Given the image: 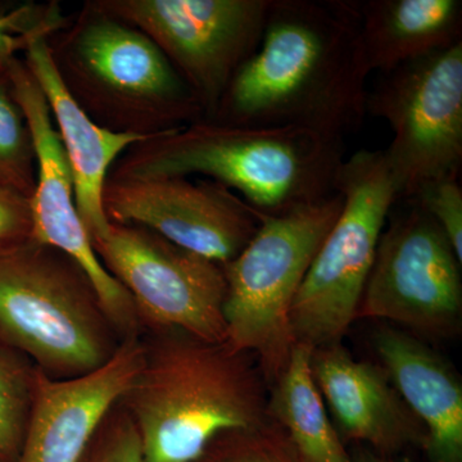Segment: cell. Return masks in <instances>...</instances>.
I'll use <instances>...</instances> for the list:
<instances>
[{
	"label": "cell",
	"mask_w": 462,
	"mask_h": 462,
	"mask_svg": "<svg viewBox=\"0 0 462 462\" xmlns=\"http://www.w3.org/2000/svg\"><path fill=\"white\" fill-rule=\"evenodd\" d=\"M14 99L25 115L36 153V185L30 206L32 240L65 252L90 276L106 311L124 339L142 334L132 297L100 263L75 202L71 167L50 105L23 57L8 67Z\"/></svg>",
	"instance_id": "4fadbf2b"
},
{
	"label": "cell",
	"mask_w": 462,
	"mask_h": 462,
	"mask_svg": "<svg viewBox=\"0 0 462 462\" xmlns=\"http://www.w3.org/2000/svg\"><path fill=\"white\" fill-rule=\"evenodd\" d=\"M312 348L294 346L291 360L272 384L267 415L281 428L302 462H355L328 415L311 373Z\"/></svg>",
	"instance_id": "d6986e66"
},
{
	"label": "cell",
	"mask_w": 462,
	"mask_h": 462,
	"mask_svg": "<svg viewBox=\"0 0 462 462\" xmlns=\"http://www.w3.org/2000/svg\"><path fill=\"white\" fill-rule=\"evenodd\" d=\"M212 443L221 451L216 462H296V452L272 420L258 430L225 433Z\"/></svg>",
	"instance_id": "603a6c76"
},
{
	"label": "cell",
	"mask_w": 462,
	"mask_h": 462,
	"mask_svg": "<svg viewBox=\"0 0 462 462\" xmlns=\"http://www.w3.org/2000/svg\"><path fill=\"white\" fill-rule=\"evenodd\" d=\"M47 39L33 42L23 58L50 105L54 126L71 167L76 207L94 242L106 238L111 227L102 203L109 172L127 149L145 139L109 132L85 114L60 81Z\"/></svg>",
	"instance_id": "2e32d148"
},
{
	"label": "cell",
	"mask_w": 462,
	"mask_h": 462,
	"mask_svg": "<svg viewBox=\"0 0 462 462\" xmlns=\"http://www.w3.org/2000/svg\"><path fill=\"white\" fill-rule=\"evenodd\" d=\"M36 171L32 132L14 99L7 69L0 72V184L32 199Z\"/></svg>",
	"instance_id": "44dd1931"
},
{
	"label": "cell",
	"mask_w": 462,
	"mask_h": 462,
	"mask_svg": "<svg viewBox=\"0 0 462 462\" xmlns=\"http://www.w3.org/2000/svg\"><path fill=\"white\" fill-rule=\"evenodd\" d=\"M342 205L336 191L285 214L261 215L248 245L223 264L226 343L256 357L269 387L291 360V307Z\"/></svg>",
	"instance_id": "8992f818"
},
{
	"label": "cell",
	"mask_w": 462,
	"mask_h": 462,
	"mask_svg": "<svg viewBox=\"0 0 462 462\" xmlns=\"http://www.w3.org/2000/svg\"><path fill=\"white\" fill-rule=\"evenodd\" d=\"M141 337L142 369L121 402L144 462H199L216 438L270 421L269 383L254 355L180 329Z\"/></svg>",
	"instance_id": "7a4b0ae2"
},
{
	"label": "cell",
	"mask_w": 462,
	"mask_h": 462,
	"mask_svg": "<svg viewBox=\"0 0 462 462\" xmlns=\"http://www.w3.org/2000/svg\"><path fill=\"white\" fill-rule=\"evenodd\" d=\"M47 42L69 96L103 129L147 141L205 120L156 42L98 0L85 3Z\"/></svg>",
	"instance_id": "277c9868"
},
{
	"label": "cell",
	"mask_w": 462,
	"mask_h": 462,
	"mask_svg": "<svg viewBox=\"0 0 462 462\" xmlns=\"http://www.w3.org/2000/svg\"><path fill=\"white\" fill-rule=\"evenodd\" d=\"M358 11L370 74H387L462 42L461 0H365Z\"/></svg>",
	"instance_id": "ac0fdd59"
},
{
	"label": "cell",
	"mask_w": 462,
	"mask_h": 462,
	"mask_svg": "<svg viewBox=\"0 0 462 462\" xmlns=\"http://www.w3.org/2000/svg\"><path fill=\"white\" fill-rule=\"evenodd\" d=\"M355 462H384V461L376 460V458L369 457V456H364V457H361L360 460H357Z\"/></svg>",
	"instance_id": "4316f807"
},
{
	"label": "cell",
	"mask_w": 462,
	"mask_h": 462,
	"mask_svg": "<svg viewBox=\"0 0 462 462\" xmlns=\"http://www.w3.org/2000/svg\"><path fill=\"white\" fill-rule=\"evenodd\" d=\"M373 346L404 403L427 430L433 462H462V384L442 356L418 337L379 328Z\"/></svg>",
	"instance_id": "e0dca14e"
},
{
	"label": "cell",
	"mask_w": 462,
	"mask_h": 462,
	"mask_svg": "<svg viewBox=\"0 0 462 462\" xmlns=\"http://www.w3.org/2000/svg\"><path fill=\"white\" fill-rule=\"evenodd\" d=\"M100 263L132 297L143 331L180 329L226 342L223 264L138 225L111 223L91 242Z\"/></svg>",
	"instance_id": "9c48e42d"
},
{
	"label": "cell",
	"mask_w": 462,
	"mask_h": 462,
	"mask_svg": "<svg viewBox=\"0 0 462 462\" xmlns=\"http://www.w3.org/2000/svg\"><path fill=\"white\" fill-rule=\"evenodd\" d=\"M124 340L90 276L65 252L32 240L0 257V345L47 378L89 375Z\"/></svg>",
	"instance_id": "5b68a950"
},
{
	"label": "cell",
	"mask_w": 462,
	"mask_h": 462,
	"mask_svg": "<svg viewBox=\"0 0 462 462\" xmlns=\"http://www.w3.org/2000/svg\"><path fill=\"white\" fill-rule=\"evenodd\" d=\"M109 223L138 225L179 247L225 264L256 233L261 214L205 178H112L102 197Z\"/></svg>",
	"instance_id": "7c38bea8"
},
{
	"label": "cell",
	"mask_w": 462,
	"mask_h": 462,
	"mask_svg": "<svg viewBox=\"0 0 462 462\" xmlns=\"http://www.w3.org/2000/svg\"><path fill=\"white\" fill-rule=\"evenodd\" d=\"M81 462H144L138 430L121 400L103 418Z\"/></svg>",
	"instance_id": "cb8c5ba5"
},
{
	"label": "cell",
	"mask_w": 462,
	"mask_h": 462,
	"mask_svg": "<svg viewBox=\"0 0 462 462\" xmlns=\"http://www.w3.org/2000/svg\"><path fill=\"white\" fill-rule=\"evenodd\" d=\"M409 199L442 230L462 263V188L458 178L430 182Z\"/></svg>",
	"instance_id": "d4e9b609"
},
{
	"label": "cell",
	"mask_w": 462,
	"mask_h": 462,
	"mask_svg": "<svg viewBox=\"0 0 462 462\" xmlns=\"http://www.w3.org/2000/svg\"><path fill=\"white\" fill-rule=\"evenodd\" d=\"M69 21L58 2L23 3L0 7V72L7 71L33 42L50 38Z\"/></svg>",
	"instance_id": "7402d4cb"
},
{
	"label": "cell",
	"mask_w": 462,
	"mask_h": 462,
	"mask_svg": "<svg viewBox=\"0 0 462 462\" xmlns=\"http://www.w3.org/2000/svg\"><path fill=\"white\" fill-rule=\"evenodd\" d=\"M143 358L142 337H134L89 375L51 380L39 372L32 419L17 462H81L103 418L132 387Z\"/></svg>",
	"instance_id": "5bb4252c"
},
{
	"label": "cell",
	"mask_w": 462,
	"mask_h": 462,
	"mask_svg": "<svg viewBox=\"0 0 462 462\" xmlns=\"http://www.w3.org/2000/svg\"><path fill=\"white\" fill-rule=\"evenodd\" d=\"M345 141L300 127L200 120L134 144L112 178H205L261 215H282L336 193Z\"/></svg>",
	"instance_id": "3957f363"
},
{
	"label": "cell",
	"mask_w": 462,
	"mask_h": 462,
	"mask_svg": "<svg viewBox=\"0 0 462 462\" xmlns=\"http://www.w3.org/2000/svg\"><path fill=\"white\" fill-rule=\"evenodd\" d=\"M360 11L354 0H272L260 44L211 121L300 127L345 141L366 117Z\"/></svg>",
	"instance_id": "6da1fadb"
},
{
	"label": "cell",
	"mask_w": 462,
	"mask_h": 462,
	"mask_svg": "<svg viewBox=\"0 0 462 462\" xmlns=\"http://www.w3.org/2000/svg\"><path fill=\"white\" fill-rule=\"evenodd\" d=\"M38 367L17 349L0 345V462H17L35 401Z\"/></svg>",
	"instance_id": "ffe728a7"
},
{
	"label": "cell",
	"mask_w": 462,
	"mask_h": 462,
	"mask_svg": "<svg viewBox=\"0 0 462 462\" xmlns=\"http://www.w3.org/2000/svg\"><path fill=\"white\" fill-rule=\"evenodd\" d=\"M343 205L312 261L291 311L296 345L342 343L358 307L392 209L400 197L383 149L343 161L336 180Z\"/></svg>",
	"instance_id": "52a82bcc"
},
{
	"label": "cell",
	"mask_w": 462,
	"mask_h": 462,
	"mask_svg": "<svg viewBox=\"0 0 462 462\" xmlns=\"http://www.w3.org/2000/svg\"><path fill=\"white\" fill-rule=\"evenodd\" d=\"M366 114L389 125L384 152L398 197L458 178L462 166V42L380 75Z\"/></svg>",
	"instance_id": "ba28073f"
},
{
	"label": "cell",
	"mask_w": 462,
	"mask_h": 462,
	"mask_svg": "<svg viewBox=\"0 0 462 462\" xmlns=\"http://www.w3.org/2000/svg\"><path fill=\"white\" fill-rule=\"evenodd\" d=\"M156 42L211 120L256 51L272 0H98Z\"/></svg>",
	"instance_id": "30bf717a"
},
{
	"label": "cell",
	"mask_w": 462,
	"mask_h": 462,
	"mask_svg": "<svg viewBox=\"0 0 462 462\" xmlns=\"http://www.w3.org/2000/svg\"><path fill=\"white\" fill-rule=\"evenodd\" d=\"M402 202L380 236L357 318L451 338L462 324L461 263L430 216L412 200Z\"/></svg>",
	"instance_id": "8fae6325"
},
{
	"label": "cell",
	"mask_w": 462,
	"mask_h": 462,
	"mask_svg": "<svg viewBox=\"0 0 462 462\" xmlns=\"http://www.w3.org/2000/svg\"><path fill=\"white\" fill-rule=\"evenodd\" d=\"M312 378L340 430L383 452L427 443V430L413 415L388 374L356 360L342 343L312 349Z\"/></svg>",
	"instance_id": "9a60e30c"
},
{
	"label": "cell",
	"mask_w": 462,
	"mask_h": 462,
	"mask_svg": "<svg viewBox=\"0 0 462 462\" xmlns=\"http://www.w3.org/2000/svg\"><path fill=\"white\" fill-rule=\"evenodd\" d=\"M32 240L30 199L0 184V257Z\"/></svg>",
	"instance_id": "484cf974"
}]
</instances>
